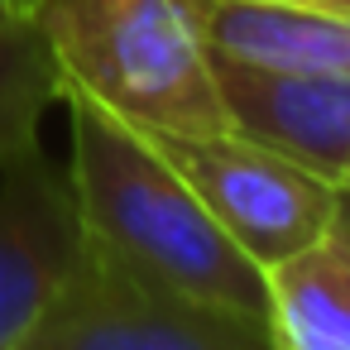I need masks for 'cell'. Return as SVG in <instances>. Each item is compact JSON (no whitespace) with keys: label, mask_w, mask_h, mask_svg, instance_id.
<instances>
[{"label":"cell","mask_w":350,"mask_h":350,"mask_svg":"<svg viewBox=\"0 0 350 350\" xmlns=\"http://www.w3.org/2000/svg\"><path fill=\"white\" fill-rule=\"evenodd\" d=\"M58 101L72 120L68 187L82 245L154 288L264 321V269L211 221L149 135L68 82Z\"/></svg>","instance_id":"cell-1"},{"label":"cell","mask_w":350,"mask_h":350,"mask_svg":"<svg viewBox=\"0 0 350 350\" xmlns=\"http://www.w3.org/2000/svg\"><path fill=\"white\" fill-rule=\"evenodd\" d=\"M58 82L154 135L230 130L187 0H34Z\"/></svg>","instance_id":"cell-2"},{"label":"cell","mask_w":350,"mask_h":350,"mask_svg":"<svg viewBox=\"0 0 350 350\" xmlns=\"http://www.w3.org/2000/svg\"><path fill=\"white\" fill-rule=\"evenodd\" d=\"M15 350H269V331L230 307L154 288L82 245Z\"/></svg>","instance_id":"cell-3"},{"label":"cell","mask_w":350,"mask_h":350,"mask_svg":"<svg viewBox=\"0 0 350 350\" xmlns=\"http://www.w3.org/2000/svg\"><path fill=\"white\" fill-rule=\"evenodd\" d=\"M149 144L183 173L211 221L259 264L273 269L293 250L312 245L321 230L336 226L340 187L288 163L283 154L235 135H154Z\"/></svg>","instance_id":"cell-4"},{"label":"cell","mask_w":350,"mask_h":350,"mask_svg":"<svg viewBox=\"0 0 350 350\" xmlns=\"http://www.w3.org/2000/svg\"><path fill=\"white\" fill-rule=\"evenodd\" d=\"M226 125L288 163L345 187L350 183V72H283L211 53Z\"/></svg>","instance_id":"cell-5"},{"label":"cell","mask_w":350,"mask_h":350,"mask_svg":"<svg viewBox=\"0 0 350 350\" xmlns=\"http://www.w3.org/2000/svg\"><path fill=\"white\" fill-rule=\"evenodd\" d=\"M82 254L72 187L39 149L0 173V350H15Z\"/></svg>","instance_id":"cell-6"},{"label":"cell","mask_w":350,"mask_h":350,"mask_svg":"<svg viewBox=\"0 0 350 350\" xmlns=\"http://www.w3.org/2000/svg\"><path fill=\"white\" fill-rule=\"evenodd\" d=\"M202 44L283 72H350V20L288 0H187Z\"/></svg>","instance_id":"cell-7"},{"label":"cell","mask_w":350,"mask_h":350,"mask_svg":"<svg viewBox=\"0 0 350 350\" xmlns=\"http://www.w3.org/2000/svg\"><path fill=\"white\" fill-rule=\"evenodd\" d=\"M264 331L269 350H350V230L340 221L264 269Z\"/></svg>","instance_id":"cell-8"},{"label":"cell","mask_w":350,"mask_h":350,"mask_svg":"<svg viewBox=\"0 0 350 350\" xmlns=\"http://www.w3.org/2000/svg\"><path fill=\"white\" fill-rule=\"evenodd\" d=\"M58 101V63L34 25V5L0 25V173L39 149V120Z\"/></svg>","instance_id":"cell-9"},{"label":"cell","mask_w":350,"mask_h":350,"mask_svg":"<svg viewBox=\"0 0 350 350\" xmlns=\"http://www.w3.org/2000/svg\"><path fill=\"white\" fill-rule=\"evenodd\" d=\"M288 5H312V10H326V15H345L350 20V0H288Z\"/></svg>","instance_id":"cell-10"},{"label":"cell","mask_w":350,"mask_h":350,"mask_svg":"<svg viewBox=\"0 0 350 350\" xmlns=\"http://www.w3.org/2000/svg\"><path fill=\"white\" fill-rule=\"evenodd\" d=\"M34 5V0H0V25H5V20H15L20 10H29Z\"/></svg>","instance_id":"cell-11"},{"label":"cell","mask_w":350,"mask_h":350,"mask_svg":"<svg viewBox=\"0 0 350 350\" xmlns=\"http://www.w3.org/2000/svg\"><path fill=\"white\" fill-rule=\"evenodd\" d=\"M336 221L350 230V187H340V211H336Z\"/></svg>","instance_id":"cell-12"},{"label":"cell","mask_w":350,"mask_h":350,"mask_svg":"<svg viewBox=\"0 0 350 350\" xmlns=\"http://www.w3.org/2000/svg\"><path fill=\"white\" fill-rule=\"evenodd\" d=\"M345 187H350V183H345Z\"/></svg>","instance_id":"cell-13"}]
</instances>
